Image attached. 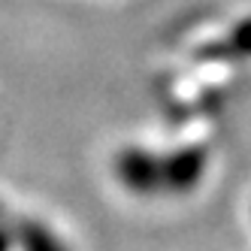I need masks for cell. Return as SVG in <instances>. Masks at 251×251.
<instances>
[{"instance_id":"obj_2","label":"cell","mask_w":251,"mask_h":251,"mask_svg":"<svg viewBox=\"0 0 251 251\" xmlns=\"http://www.w3.org/2000/svg\"><path fill=\"white\" fill-rule=\"evenodd\" d=\"M9 245H12V233L3 224V209H0V251H9Z\"/></svg>"},{"instance_id":"obj_1","label":"cell","mask_w":251,"mask_h":251,"mask_svg":"<svg viewBox=\"0 0 251 251\" xmlns=\"http://www.w3.org/2000/svg\"><path fill=\"white\" fill-rule=\"evenodd\" d=\"M15 239H19L22 251H67L58 242V236H51V233L40 221H22L19 224V233H15Z\"/></svg>"}]
</instances>
